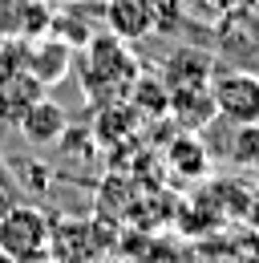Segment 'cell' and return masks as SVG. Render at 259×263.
Returning a JSON list of instances; mask_svg holds the SVG:
<instances>
[{
  "mask_svg": "<svg viewBox=\"0 0 259 263\" xmlns=\"http://www.w3.org/2000/svg\"><path fill=\"white\" fill-rule=\"evenodd\" d=\"M81 77L94 98H118V93H130V85L142 73H138V61L126 49V41L105 33L89 41V53L81 57Z\"/></svg>",
  "mask_w": 259,
  "mask_h": 263,
  "instance_id": "6da1fadb",
  "label": "cell"
},
{
  "mask_svg": "<svg viewBox=\"0 0 259 263\" xmlns=\"http://www.w3.org/2000/svg\"><path fill=\"white\" fill-rule=\"evenodd\" d=\"M49 239H53V223L32 202H12L0 215V251L12 263H45Z\"/></svg>",
  "mask_w": 259,
  "mask_h": 263,
  "instance_id": "7a4b0ae2",
  "label": "cell"
},
{
  "mask_svg": "<svg viewBox=\"0 0 259 263\" xmlns=\"http://www.w3.org/2000/svg\"><path fill=\"white\" fill-rule=\"evenodd\" d=\"M211 105H215V118H223L227 126L259 122V73L227 69L211 77Z\"/></svg>",
  "mask_w": 259,
  "mask_h": 263,
  "instance_id": "3957f363",
  "label": "cell"
},
{
  "mask_svg": "<svg viewBox=\"0 0 259 263\" xmlns=\"http://www.w3.org/2000/svg\"><path fill=\"white\" fill-rule=\"evenodd\" d=\"M105 29L118 41H142L158 29V0H105Z\"/></svg>",
  "mask_w": 259,
  "mask_h": 263,
  "instance_id": "277c9868",
  "label": "cell"
},
{
  "mask_svg": "<svg viewBox=\"0 0 259 263\" xmlns=\"http://www.w3.org/2000/svg\"><path fill=\"white\" fill-rule=\"evenodd\" d=\"M41 98H45V85H41L25 65L0 73V126H21V118H25Z\"/></svg>",
  "mask_w": 259,
  "mask_h": 263,
  "instance_id": "5b68a950",
  "label": "cell"
},
{
  "mask_svg": "<svg viewBox=\"0 0 259 263\" xmlns=\"http://www.w3.org/2000/svg\"><path fill=\"white\" fill-rule=\"evenodd\" d=\"M65 130H69V114H65L61 101H49V98H41L29 114L21 118V134H25V142H29L32 150L57 146L65 138Z\"/></svg>",
  "mask_w": 259,
  "mask_h": 263,
  "instance_id": "8992f818",
  "label": "cell"
},
{
  "mask_svg": "<svg viewBox=\"0 0 259 263\" xmlns=\"http://www.w3.org/2000/svg\"><path fill=\"white\" fill-rule=\"evenodd\" d=\"M69 65H73V45H65L61 36H49V41L32 45L29 57H25V69L41 85H57L65 73H69Z\"/></svg>",
  "mask_w": 259,
  "mask_h": 263,
  "instance_id": "52a82bcc",
  "label": "cell"
},
{
  "mask_svg": "<svg viewBox=\"0 0 259 263\" xmlns=\"http://www.w3.org/2000/svg\"><path fill=\"white\" fill-rule=\"evenodd\" d=\"M215 73H211V57L194 53V49H182L166 61V73H162V85L166 89H182V85H207Z\"/></svg>",
  "mask_w": 259,
  "mask_h": 263,
  "instance_id": "ba28073f",
  "label": "cell"
},
{
  "mask_svg": "<svg viewBox=\"0 0 259 263\" xmlns=\"http://www.w3.org/2000/svg\"><path fill=\"white\" fill-rule=\"evenodd\" d=\"M166 162L174 166L182 178H198V174H207L211 158H207V150H202V142H198V138L182 134V138H174V142H170V150H166Z\"/></svg>",
  "mask_w": 259,
  "mask_h": 263,
  "instance_id": "9c48e42d",
  "label": "cell"
},
{
  "mask_svg": "<svg viewBox=\"0 0 259 263\" xmlns=\"http://www.w3.org/2000/svg\"><path fill=\"white\" fill-rule=\"evenodd\" d=\"M130 98H134V114H146V109H150V118L170 114V89H166L162 81L138 77V81L130 85Z\"/></svg>",
  "mask_w": 259,
  "mask_h": 263,
  "instance_id": "30bf717a",
  "label": "cell"
},
{
  "mask_svg": "<svg viewBox=\"0 0 259 263\" xmlns=\"http://www.w3.org/2000/svg\"><path fill=\"white\" fill-rule=\"evenodd\" d=\"M231 158H235V166H243V170H259V122H251V126H235Z\"/></svg>",
  "mask_w": 259,
  "mask_h": 263,
  "instance_id": "8fae6325",
  "label": "cell"
},
{
  "mask_svg": "<svg viewBox=\"0 0 259 263\" xmlns=\"http://www.w3.org/2000/svg\"><path fill=\"white\" fill-rule=\"evenodd\" d=\"M12 202H21V195H16V178H12V170H8L4 158H0V215H4Z\"/></svg>",
  "mask_w": 259,
  "mask_h": 263,
  "instance_id": "7c38bea8",
  "label": "cell"
},
{
  "mask_svg": "<svg viewBox=\"0 0 259 263\" xmlns=\"http://www.w3.org/2000/svg\"><path fill=\"white\" fill-rule=\"evenodd\" d=\"M255 4L259 0H211V8H215L219 16H247Z\"/></svg>",
  "mask_w": 259,
  "mask_h": 263,
  "instance_id": "4fadbf2b",
  "label": "cell"
},
{
  "mask_svg": "<svg viewBox=\"0 0 259 263\" xmlns=\"http://www.w3.org/2000/svg\"><path fill=\"white\" fill-rule=\"evenodd\" d=\"M0 263H12V259H8V255H4V251H0Z\"/></svg>",
  "mask_w": 259,
  "mask_h": 263,
  "instance_id": "5bb4252c",
  "label": "cell"
},
{
  "mask_svg": "<svg viewBox=\"0 0 259 263\" xmlns=\"http://www.w3.org/2000/svg\"><path fill=\"white\" fill-rule=\"evenodd\" d=\"M45 263H49V259H45Z\"/></svg>",
  "mask_w": 259,
  "mask_h": 263,
  "instance_id": "9a60e30c",
  "label": "cell"
}]
</instances>
